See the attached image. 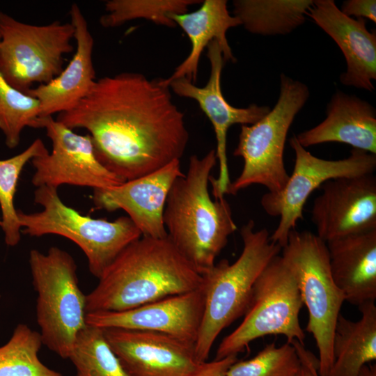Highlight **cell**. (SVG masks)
I'll return each mask as SVG.
<instances>
[{
    "label": "cell",
    "mask_w": 376,
    "mask_h": 376,
    "mask_svg": "<svg viewBox=\"0 0 376 376\" xmlns=\"http://www.w3.org/2000/svg\"><path fill=\"white\" fill-rule=\"evenodd\" d=\"M56 120L71 130H86L97 160L123 182L180 160L189 137L169 86L136 72L96 80Z\"/></svg>",
    "instance_id": "1"
},
{
    "label": "cell",
    "mask_w": 376,
    "mask_h": 376,
    "mask_svg": "<svg viewBox=\"0 0 376 376\" xmlns=\"http://www.w3.org/2000/svg\"><path fill=\"white\" fill-rule=\"evenodd\" d=\"M86 296V313L129 310L198 288L203 275L166 236L143 237L126 246Z\"/></svg>",
    "instance_id": "2"
},
{
    "label": "cell",
    "mask_w": 376,
    "mask_h": 376,
    "mask_svg": "<svg viewBox=\"0 0 376 376\" xmlns=\"http://www.w3.org/2000/svg\"><path fill=\"white\" fill-rule=\"evenodd\" d=\"M217 162L214 149L202 157L191 155L187 173L170 189L163 214L168 238L201 275L214 265L237 230L228 202L210 196L208 182Z\"/></svg>",
    "instance_id": "3"
},
{
    "label": "cell",
    "mask_w": 376,
    "mask_h": 376,
    "mask_svg": "<svg viewBox=\"0 0 376 376\" xmlns=\"http://www.w3.org/2000/svg\"><path fill=\"white\" fill-rule=\"evenodd\" d=\"M254 226L249 220L242 227L243 248L233 263L222 259L203 274L204 311L195 343L199 362L207 361L220 333L244 315L257 278L281 251L266 228L256 230Z\"/></svg>",
    "instance_id": "4"
},
{
    "label": "cell",
    "mask_w": 376,
    "mask_h": 376,
    "mask_svg": "<svg viewBox=\"0 0 376 376\" xmlns=\"http://www.w3.org/2000/svg\"><path fill=\"white\" fill-rule=\"evenodd\" d=\"M309 95L304 83L281 75L279 95L274 108L256 123L241 125L233 155L243 159V169L230 182L226 194L235 195L256 184L272 194L284 188L290 177L283 158L287 134Z\"/></svg>",
    "instance_id": "5"
},
{
    "label": "cell",
    "mask_w": 376,
    "mask_h": 376,
    "mask_svg": "<svg viewBox=\"0 0 376 376\" xmlns=\"http://www.w3.org/2000/svg\"><path fill=\"white\" fill-rule=\"evenodd\" d=\"M34 201L42 206L41 212L17 211L22 233L32 237L54 234L72 240L83 251L91 273L97 279L126 246L141 237L129 217L109 221L83 215L64 204L54 187H37Z\"/></svg>",
    "instance_id": "6"
},
{
    "label": "cell",
    "mask_w": 376,
    "mask_h": 376,
    "mask_svg": "<svg viewBox=\"0 0 376 376\" xmlns=\"http://www.w3.org/2000/svg\"><path fill=\"white\" fill-rule=\"evenodd\" d=\"M29 265L38 293L36 320L42 345L68 359L79 333L86 326V295L79 286L77 265L65 251L32 249Z\"/></svg>",
    "instance_id": "7"
},
{
    "label": "cell",
    "mask_w": 376,
    "mask_h": 376,
    "mask_svg": "<svg viewBox=\"0 0 376 376\" xmlns=\"http://www.w3.org/2000/svg\"><path fill=\"white\" fill-rule=\"evenodd\" d=\"M281 250L308 311L306 331L313 335L318 350V375L327 376L334 362V330L345 298L333 279L326 242L310 231L293 230Z\"/></svg>",
    "instance_id": "8"
},
{
    "label": "cell",
    "mask_w": 376,
    "mask_h": 376,
    "mask_svg": "<svg viewBox=\"0 0 376 376\" xmlns=\"http://www.w3.org/2000/svg\"><path fill=\"white\" fill-rule=\"evenodd\" d=\"M304 305L297 281L281 256H275L257 278L249 306L240 325L219 343L214 359L237 355L250 343L269 335L304 345L299 315Z\"/></svg>",
    "instance_id": "9"
},
{
    "label": "cell",
    "mask_w": 376,
    "mask_h": 376,
    "mask_svg": "<svg viewBox=\"0 0 376 376\" xmlns=\"http://www.w3.org/2000/svg\"><path fill=\"white\" fill-rule=\"evenodd\" d=\"M74 33L71 22L31 24L0 11V73L26 94L36 83L48 84L63 70L64 55L74 51Z\"/></svg>",
    "instance_id": "10"
},
{
    "label": "cell",
    "mask_w": 376,
    "mask_h": 376,
    "mask_svg": "<svg viewBox=\"0 0 376 376\" xmlns=\"http://www.w3.org/2000/svg\"><path fill=\"white\" fill-rule=\"evenodd\" d=\"M290 144L295 157L288 182L281 191L267 192L260 200L267 214L280 218L270 240L281 248L298 220L303 218L304 206L315 189L329 180L371 174L376 169V154L352 148L347 157L325 159L312 155L295 136L291 137Z\"/></svg>",
    "instance_id": "11"
},
{
    "label": "cell",
    "mask_w": 376,
    "mask_h": 376,
    "mask_svg": "<svg viewBox=\"0 0 376 376\" xmlns=\"http://www.w3.org/2000/svg\"><path fill=\"white\" fill-rule=\"evenodd\" d=\"M52 141V152L33 158L35 169L31 182L36 187L57 189L64 184L109 189L125 182L104 167L97 160L90 135L78 134L53 118L41 120Z\"/></svg>",
    "instance_id": "12"
},
{
    "label": "cell",
    "mask_w": 376,
    "mask_h": 376,
    "mask_svg": "<svg viewBox=\"0 0 376 376\" xmlns=\"http://www.w3.org/2000/svg\"><path fill=\"white\" fill-rule=\"evenodd\" d=\"M207 48L210 74L205 86L198 87L185 77L174 79L169 86L176 95L194 100L212 125L217 141L215 152L219 162V175L217 178L211 175L209 182L214 198L221 199L231 182L226 151L229 128L235 124L253 125L271 109L256 104L246 108L230 105L224 97L221 88V72L225 62L221 49L215 40L212 41Z\"/></svg>",
    "instance_id": "13"
},
{
    "label": "cell",
    "mask_w": 376,
    "mask_h": 376,
    "mask_svg": "<svg viewBox=\"0 0 376 376\" xmlns=\"http://www.w3.org/2000/svg\"><path fill=\"white\" fill-rule=\"evenodd\" d=\"M311 208L316 235L324 242L376 228L373 173L329 180Z\"/></svg>",
    "instance_id": "14"
},
{
    "label": "cell",
    "mask_w": 376,
    "mask_h": 376,
    "mask_svg": "<svg viewBox=\"0 0 376 376\" xmlns=\"http://www.w3.org/2000/svg\"><path fill=\"white\" fill-rule=\"evenodd\" d=\"M128 376H191L199 362L195 345L153 331L103 329Z\"/></svg>",
    "instance_id": "15"
},
{
    "label": "cell",
    "mask_w": 376,
    "mask_h": 376,
    "mask_svg": "<svg viewBox=\"0 0 376 376\" xmlns=\"http://www.w3.org/2000/svg\"><path fill=\"white\" fill-rule=\"evenodd\" d=\"M204 293L198 288L129 310L86 313V324L163 333L195 345L204 311Z\"/></svg>",
    "instance_id": "16"
},
{
    "label": "cell",
    "mask_w": 376,
    "mask_h": 376,
    "mask_svg": "<svg viewBox=\"0 0 376 376\" xmlns=\"http://www.w3.org/2000/svg\"><path fill=\"white\" fill-rule=\"evenodd\" d=\"M183 175L180 160H174L118 186L95 189L93 201L100 210L125 211L143 237L164 238L167 236L163 221L166 201L174 181Z\"/></svg>",
    "instance_id": "17"
},
{
    "label": "cell",
    "mask_w": 376,
    "mask_h": 376,
    "mask_svg": "<svg viewBox=\"0 0 376 376\" xmlns=\"http://www.w3.org/2000/svg\"><path fill=\"white\" fill-rule=\"evenodd\" d=\"M307 16L329 35L344 55L347 68L340 82L370 92L376 80V34L363 18L343 14L333 0H314Z\"/></svg>",
    "instance_id": "18"
},
{
    "label": "cell",
    "mask_w": 376,
    "mask_h": 376,
    "mask_svg": "<svg viewBox=\"0 0 376 376\" xmlns=\"http://www.w3.org/2000/svg\"><path fill=\"white\" fill-rule=\"evenodd\" d=\"M70 17L76 41L72 58L53 80L31 88L27 93L39 101L41 120L74 108L88 93L96 81L93 62L94 39L77 3L71 6Z\"/></svg>",
    "instance_id": "19"
},
{
    "label": "cell",
    "mask_w": 376,
    "mask_h": 376,
    "mask_svg": "<svg viewBox=\"0 0 376 376\" xmlns=\"http://www.w3.org/2000/svg\"><path fill=\"white\" fill-rule=\"evenodd\" d=\"M327 117L296 135L304 148L329 142L376 154V111L368 102L338 91L327 107Z\"/></svg>",
    "instance_id": "20"
},
{
    "label": "cell",
    "mask_w": 376,
    "mask_h": 376,
    "mask_svg": "<svg viewBox=\"0 0 376 376\" xmlns=\"http://www.w3.org/2000/svg\"><path fill=\"white\" fill-rule=\"evenodd\" d=\"M330 270L345 301L359 306L376 299V228L326 242Z\"/></svg>",
    "instance_id": "21"
},
{
    "label": "cell",
    "mask_w": 376,
    "mask_h": 376,
    "mask_svg": "<svg viewBox=\"0 0 376 376\" xmlns=\"http://www.w3.org/2000/svg\"><path fill=\"white\" fill-rule=\"evenodd\" d=\"M168 17L187 35L191 48L188 56L173 74L163 79L166 85L169 86L171 81L182 77L194 84L201 55L213 40L219 44L225 62L236 61L228 44L226 33L229 29L241 25V23L236 17L230 14L227 1L205 0L202 1L201 7L194 12L171 13Z\"/></svg>",
    "instance_id": "22"
},
{
    "label": "cell",
    "mask_w": 376,
    "mask_h": 376,
    "mask_svg": "<svg viewBox=\"0 0 376 376\" xmlns=\"http://www.w3.org/2000/svg\"><path fill=\"white\" fill-rule=\"evenodd\" d=\"M357 321L340 313L332 342L334 362L327 376H359L363 366L376 359V306L368 301L358 306Z\"/></svg>",
    "instance_id": "23"
},
{
    "label": "cell",
    "mask_w": 376,
    "mask_h": 376,
    "mask_svg": "<svg viewBox=\"0 0 376 376\" xmlns=\"http://www.w3.org/2000/svg\"><path fill=\"white\" fill-rule=\"evenodd\" d=\"M314 0H235L233 13L245 29L262 36L285 35L306 21Z\"/></svg>",
    "instance_id": "24"
},
{
    "label": "cell",
    "mask_w": 376,
    "mask_h": 376,
    "mask_svg": "<svg viewBox=\"0 0 376 376\" xmlns=\"http://www.w3.org/2000/svg\"><path fill=\"white\" fill-rule=\"evenodd\" d=\"M42 345L39 332L18 324L9 340L0 347V376H63L40 361Z\"/></svg>",
    "instance_id": "25"
},
{
    "label": "cell",
    "mask_w": 376,
    "mask_h": 376,
    "mask_svg": "<svg viewBox=\"0 0 376 376\" xmlns=\"http://www.w3.org/2000/svg\"><path fill=\"white\" fill-rule=\"evenodd\" d=\"M68 359L75 368V376H128L100 327L86 324Z\"/></svg>",
    "instance_id": "26"
},
{
    "label": "cell",
    "mask_w": 376,
    "mask_h": 376,
    "mask_svg": "<svg viewBox=\"0 0 376 376\" xmlns=\"http://www.w3.org/2000/svg\"><path fill=\"white\" fill-rule=\"evenodd\" d=\"M48 150L40 139H36L26 150L6 159H0L1 226L8 246L17 245L21 239L22 227L14 205V198L20 174L27 162Z\"/></svg>",
    "instance_id": "27"
},
{
    "label": "cell",
    "mask_w": 376,
    "mask_h": 376,
    "mask_svg": "<svg viewBox=\"0 0 376 376\" xmlns=\"http://www.w3.org/2000/svg\"><path fill=\"white\" fill-rule=\"evenodd\" d=\"M198 0H110L104 4L106 13L100 19L102 26L112 28L136 19H146L168 27L175 24L169 18L171 13H184Z\"/></svg>",
    "instance_id": "28"
},
{
    "label": "cell",
    "mask_w": 376,
    "mask_h": 376,
    "mask_svg": "<svg viewBox=\"0 0 376 376\" xmlns=\"http://www.w3.org/2000/svg\"><path fill=\"white\" fill-rule=\"evenodd\" d=\"M26 127L41 128L39 101L10 86L0 73V130L8 148L18 146Z\"/></svg>",
    "instance_id": "29"
},
{
    "label": "cell",
    "mask_w": 376,
    "mask_h": 376,
    "mask_svg": "<svg viewBox=\"0 0 376 376\" xmlns=\"http://www.w3.org/2000/svg\"><path fill=\"white\" fill-rule=\"evenodd\" d=\"M301 365L298 353L291 343L279 347L272 343L253 358L237 360L228 369L227 376H296Z\"/></svg>",
    "instance_id": "30"
},
{
    "label": "cell",
    "mask_w": 376,
    "mask_h": 376,
    "mask_svg": "<svg viewBox=\"0 0 376 376\" xmlns=\"http://www.w3.org/2000/svg\"><path fill=\"white\" fill-rule=\"evenodd\" d=\"M340 11L345 15L352 17L367 18L373 22H376L375 0H347L344 1Z\"/></svg>",
    "instance_id": "31"
},
{
    "label": "cell",
    "mask_w": 376,
    "mask_h": 376,
    "mask_svg": "<svg viewBox=\"0 0 376 376\" xmlns=\"http://www.w3.org/2000/svg\"><path fill=\"white\" fill-rule=\"evenodd\" d=\"M237 361V355L201 362L191 376H227L230 367Z\"/></svg>",
    "instance_id": "32"
},
{
    "label": "cell",
    "mask_w": 376,
    "mask_h": 376,
    "mask_svg": "<svg viewBox=\"0 0 376 376\" xmlns=\"http://www.w3.org/2000/svg\"><path fill=\"white\" fill-rule=\"evenodd\" d=\"M291 343L295 346L301 363L296 376H315L318 372V360L298 341L294 340Z\"/></svg>",
    "instance_id": "33"
},
{
    "label": "cell",
    "mask_w": 376,
    "mask_h": 376,
    "mask_svg": "<svg viewBox=\"0 0 376 376\" xmlns=\"http://www.w3.org/2000/svg\"><path fill=\"white\" fill-rule=\"evenodd\" d=\"M359 376H376V366L370 363L363 366Z\"/></svg>",
    "instance_id": "34"
},
{
    "label": "cell",
    "mask_w": 376,
    "mask_h": 376,
    "mask_svg": "<svg viewBox=\"0 0 376 376\" xmlns=\"http://www.w3.org/2000/svg\"><path fill=\"white\" fill-rule=\"evenodd\" d=\"M315 376H319L318 372L316 373Z\"/></svg>",
    "instance_id": "35"
},
{
    "label": "cell",
    "mask_w": 376,
    "mask_h": 376,
    "mask_svg": "<svg viewBox=\"0 0 376 376\" xmlns=\"http://www.w3.org/2000/svg\"><path fill=\"white\" fill-rule=\"evenodd\" d=\"M1 221H0V226H1Z\"/></svg>",
    "instance_id": "36"
}]
</instances>
